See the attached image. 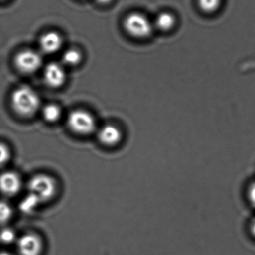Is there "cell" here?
<instances>
[{
    "label": "cell",
    "instance_id": "cell-1",
    "mask_svg": "<svg viewBox=\"0 0 255 255\" xmlns=\"http://www.w3.org/2000/svg\"><path fill=\"white\" fill-rule=\"evenodd\" d=\"M11 102L14 111L23 117H31L41 108L39 95L29 86L16 89L11 95Z\"/></svg>",
    "mask_w": 255,
    "mask_h": 255
},
{
    "label": "cell",
    "instance_id": "cell-2",
    "mask_svg": "<svg viewBox=\"0 0 255 255\" xmlns=\"http://www.w3.org/2000/svg\"><path fill=\"white\" fill-rule=\"evenodd\" d=\"M125 31L137 39L149 38L154 30L153 22L140 13H132L124 20Z\"/></svg>",
    "mask_w": 255,
    "mask_h": 255
},
{
    "label": "cell",
    "instance_id": "cell-3",
    "mask_svg": "<svg viewBox=\"0 0 255 255\" xmlns=\"http://www.w3.org/2000/svg\"><path fill=\"white\" fill-rule=\"evenodd\" d=\"M29 193L35 195L41 203L48 201L56 192V183L54 179L47 174H39L33 176L28 183Z\"/></svg>",
    "mask_w": 255,
    "mask_h": 255
},
{
    "label": "cell",
    "instance_id": "cell-4",
    "mask_svg": "<svg viewBox=\"0 0 255 255\" xmlns=\"http://www.w3.org/2000/svg\"><path fill=\"white\" fill-rule=\"evenodd\" d=\"M68 126L73 132L79 135H91L96 129V121L89 112L83 110H74L68 117Z\"/></svg>",
    "mask_w": 255,
    "mask_h": 255
},
{
    "label": "cell",
    "instance_id": "cell-5",
    "mask_svg": "<svg viewBox=\"0 0 255 255\" xmlns=\"http://www.w3.org/2000/svg\"><path fill=\"white\" fill-rule=\"evenodd\" d=\"M16 68L20 72L31 74L36 72L43 65L41 53L32 50H25L18 53L14 59Z\"/></svg>",
    "mask_w": 255,
    "mask_h": 255
},
{
    "label": "cell",
    "instance_id": "cell-6",
    "mask_svg": "<svg viewBox=\"0 0 255 255\" xmlns=\"http://www.w3.org/2000/svg\"><path fill=\"white\" fill-rule=\"evenodd\" d=\"M43 248L42 240L37 234H24L17 240L18 255H41Z\"/></svg>",
    "mask_w": 255,
    "mask_h": 255
},
{
    "label": "cell",
    "instance_id": "cell-7",
    "mask_svg": "<svg viewBox=\"0 0 255 255\" xmlns=\"http://www.w3.org/2000/svg\"><path fill=\"white\" fill-rule=\"evenodd\" d=\"M66 72L64 66L56 62H52L46 66L44 79L46 84L53 89L62 87L66 81Z\"/></svg>",
    "mask_w": 255,
    "mask_h": 255
},
{
    "label": "cell",
    "instance_id": "cell-8",
    "mask_svg": "<svg viewBox=\"0 0 255 255\" xmlns=\"http://www.w3.org/2000/svg\"><path fill=\"white\" fill-rule=\"evenodd\" d=\"M22 180L20 175L14 171H5L0 174V191L4 195L14 196L20 192Z\"/></svg>",
    "mask_w": 255,
    "mask_h": 255
},
{
    "label": "cell",
    "instance_id": "cell-9",
    "mask_svg": "<svg viewBox=\"0 0 255 255\" xmlns=\"http://www.w3.org/2000/svg\"><path fill=\"white\" fill-rule=\"evenodd\" d=\"M63 38L58 32H46L40 38V49L45 54H54L62 49Z\"/></svg>",
    "mask_w": 255,
    "mask_h": 255
},
{
    "label": "cell",
    "instance_id": "cell-10",
    "mask_svg": "<svg viewBox=\"0 0 255 255\" xmlns=\"http://www.w3.org/2000/svg\"><path fill=\"white\" fill-rule=\"evenodd\" d=\"M98 137L99 141L104 145L114 146L120 142L122 133L115 125H107L99 129Z\"/></svg>",
    "mask_w": 255,
    "mask_h": 255
},
{
    "label": "cell",
    "instance_id": "cell-11",
    "mask_svg": "<svg viewBox=\"0 0 255 255\" xmlns=\"http://www.w3.org/2000/svg\"><path fill=\"white\" fill-rule=\"evenodd\" d=\"M153 23L154 29H156L162 32H169L177 26V19L172 12L164 11L158 14Z\"/></svg>",
    "mask_w": 255,
    "mask_h": 255
},
{
    "label": "cell",
    "instance_id": "cell-12",
    "mask_svg": "<svg viewBox=\"0 0 255 255\" xmlns=\"http://www.w3.org/2000/svg\"><path fill=\"white\" fill-rule=\"evenodd\" d=\"M62 116V110L56 104H47L42 109V116L44 120L53 123L57 122Z\"/></svg>",
    "mask_w": 255,
    "mask_h": 255
},
{
    "label": "cell",
    "instance_id": "cell-13",
    "mask_svg": "<svg viewBox=\"0 0 255 255\" xmlns=\"http://www.w3.org/2000/svg\"><path fill=\"white\" fill-rule=\"evenodd\" d=\"M198 8L205 14L217 12L222 5L223 0H198Z\"/></svg>",
    "mask_w": 255,
    "mask_h": 255
},
{
    "label": "cell",
    "instance_id": "cell-14",
    "mask_svg": "<svg viewBox=\"0 0 255 255\" xmlns=\"http://www.w3.org/2000/svg\"><path fill=\"white\" fill-rule=\"evenodd\" d=\"M82 53L76 48L68 49L62 55V61L68 66H77L82 61Z\"/></svg>",
    "mask_w": 255,
    "mask_h": 255
},
{
    "label": "cell",
    "instance_id": "cell-15",
    "mask_svg": "<svg viewBox=\"0 0 255 255\" xmlns=\"http://www.w3.org/2000/svg\"><path fill=\"white\" fill-rule=\"evenodd\" d=\"M41 203L35 195L29 193L20 202V210L26 213H32Z\"/></svg>",
    "mask_w": 255,
    "mask_h": 255
},
{
    "label": "cell",
    "instance_id": "cell-16",
    "mask_svg": "<svg viewBox=\"0 0 255 255\" xmlns=\"http://www.w3.org/2000/svg\"><path fill=\"white\" fill-rule=\"evenodd\" d=\"M13 209L8 203L0 201V224H5L12 217Z\"/></svg>",
    "mask_w": 255,
    "mask_h": 255
},
{
    "label": "cell",
    "instance_id": "cell-17",
    "mask_svg": "<svg viewBox=\"0 0 255 255\" xmlns=\"http://www.w3.org/2000/svg\"><path fill=\"white\" fill-rule=\"evenodd\" d=\"M15 232L11 228H4L0 231V241L5 244H11L17 240Z\"/></svg>",
    "mask_w": 255,
    "mask_h": 255
},
{
    "label": "cell",
    "instance_id": "cell-18",
    "mask_svg": "<svg viewBox=\"0 0 255 255\" xmlns=\"http://www.w3.org/2000/svg\"><path fill=\"white\" fill-rule=\"evenodd\" d=\"M11 159V151L6 144L0 143V166L8 163Z\"/></svg>",
    "mask_w": 255,
    "mask_h": 255
},
{
    "label": "cell",
    "instance_id": "cell-19",
    "mask_svg": "<svg viewBox=\"0 0 255 255\" xmlns=\"http://www.w3.org/2000/svg\"><path fill=\"white\" fill-rule=\"evenodd\" d=\"M248 198L249 202L255 208V181L251 183L248 189Z\"/></svg>",
    "mask_w": 255,
    "mask_h": 255
},
{
    "label": "cell",
    "instance_id": "cell-20",
    "mask_svg": "<svg viewBox=\"0 0 255 255\" xmlns=\"http://www.w3.org/2000/svg\"><path fill=\"white\" fill-rule=\"evenodd\" d=\"M250 231L252 235L255 237V218L253 219V220H252V222H251Z\"/></svg>",
    "mask_w": 255,
    "mask_h": 255
},
{
    "label": "cell",
    "instance_id": "cell-21",
    "mask_svg": "<svg viewBox=\"0 0 255 255\" xmlns=\"http://www.w3.org/2000/svg\"><path fill=\"white\" fill-rule=\"evenodd\" d=\"M100 5H107L112 2V0H95Z\"/></svg>",
    "mask_w": 255,
    "mask_h": 255
},
{
    "label": "cell",
    "instance_id": "cell-22",
    "mask_svg": "<svg viewBox=\"0 0 255 255\" xmlns=\"http://www.w3.org/2000/svg\"><path fill=\"white\" fill-rule=\"evenodd\" d=\"M0 255H14L12 253L9 252H6V251H2L0 252Z\"/></svg>",
    "mask_w": 255,
    "mask_h": 255
}]
</instances>
